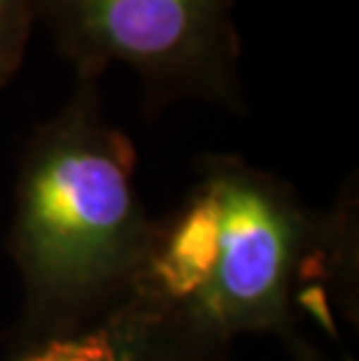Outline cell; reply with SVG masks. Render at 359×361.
Segmentation results:
<instances>
[{"instance_id":"6da1fadb","label":"cell","mask_w":359,"mask_h":361,"mask_svg":"<svg viewBox=\"0 0 359 361\" xmlns=\"http://www.w3.org/2000/svg\"><path fill=\"white\" fill-rule=\"evenodd\" d=\"M178 361H221L236 338L278 336L329 305L357 310V194L329 212L238 154H201L180 203L152 217L119 298Z\"/></svg>"},{"instance_id":"7a4b0ae2","label":"cell","mask_w":359,"mask_h":361,"mask_svg":"<svg viewBox=\"0 0 359 361\" xmlns=\"http://www.w3.org/2000/svg\"><path fill=\"white\" fill-rule=\"evenodd\" d=\"M101 75L75 73V89L21 149L7 250L24 308L12 338L78 329L128 289L152 217L135 189L131 137L108 121Z\"/></svg>"},{"instance_id":"3957f363","label":"cell","mask_w":359,"mask_h":361,"mask_svg":"<svg viewBox=\"0 0 359 361\" xmlns=\"http://www.w3.org/2000/svg\"><path fill=\"white\" fill-rule=\"evenodd\" d=\"M236 0H40V21L75 73L135 71L154 117L171 103L210 101L245 112Z\"/></svg>"},{"instance_id":"277c9868","label":"cell","mask_w":359,"mask_h":361,"mask_svg":"<svg viewBox=\"0 0 359 361\" xmlns=\"http://www.w3.org/2000/svg\"><path fill=\"white\" fill-rule=\"evenodd\" d=\"M5 361H178L121 303L78 329L12 338Z\"/></svg>"},{"instance_id":"5b68a950","label":"cell","mask_w":359,"mask_h":361,"mask_svg":"<svg viewBox=\"0 0 359 361\" xmlns=\"http://www.w3.org/2000/svg\"><path fill=\"white\" fill-rule=\"evenodd\" d=\"M40 21V0H0V91L24 66L26 47Z\"/></svg>"},{"instance_id":"8992f818","label":"cell","mask_w":359,"mask_h":361,"mask_svg":"<svg viewBox=\"0 0 359 361\" xmlns=\"http://www.w3.org/2000/svg\"><path fill=\"white\" fill-rule=\"evenodd\" d=\"M289 352H292L294 361H336L331 359L327 352H322L317 345H312L308 338H296L292 345H287Z\"/></svg>"}]
</instances>
